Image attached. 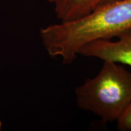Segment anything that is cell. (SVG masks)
<instances>
[{
    "mask_svg": "<svg viewBox=\"0 0 131 131\" xmlns=\"http://www.w3.org/2000/svg\"><path fill=\"white\" fill-rule=\"evenodd\" d=\"M119 130H131V103L117 121Z\"/></svg>",
    "mask_w": 131,
    "mask_h": 131,
    "instance_id": "obj_5",
    "label": "cell"
},
{
    "mask_svg": "<svg viewBox=\"0 0 131 131\" xmlns=\"http://www.w3.org/2000/svg\"><path fill=\"white\" fill-rule=\"evenodd\" d=\"M1 123L0 122V130H1Z\"/></svg>",
    "mask_w": 131,
    "mask_h": 131,
    "instance_id": "obj_6",
    "label": "cell"
},
{
    "mask_svg": "<svg viewBox=\"0 0 131 131\" xmlns=\"http://www.w3.org/2000/svg\"><path fill=\"white\" fill-rule=\"evenodd\" d=\"M78 107L103 122L118 119L131 103V72L122 64L103 61L100 72L75 89Z\"/></svg>",
    "mask_w": 131,
    "mask_h": 131,
    "instance_id": "obj_2",
    "label": "cell"
},
{
    "mask_svg": "<svg viewBox=\"0 0 131 131\" xmlns=\"http://www.w3.org/2000/svg\"><path fill=\"white\" fill-rule=\"evenodd\" d=\"M130 28L131 0H117L84 17L41 29L40 36L50 56L70 64L86 44L112 40Z\"/></svg>",
    "mask_w": 131,
    "mask_h": 131,
    "instance_id": "obj_1",
    "label": "cell"
},
{
    "mask_svg": "<svg viewBox=\"0 0 131 131\" xmlns=\"http://www.w3.org/2000/svg\"><path fill=\"white\" fill-rule=\"evenodd\" d=\"M117 0H48L54 6L57 18L67 22L84 17Z\"/></svg>",
    "mask_w": 131,
    "mask_h": 131,
    "instance_id": "obj_4",
    "label": "cell"
},
{
    "mask_svg": "<svg viewBox=\"0 0 131 131\" xmlns=\"http://www.w3.org/2000/svg\"><path fill=\"white\" fill-rule=\"evenodd\" d=\"M118 40H99L86 44L79 53L86 57H93L103 61H109L126 64L131 68V28L118 36Z\"/></svg>",
    "mask_w": 131,
    "mask_h": 131,
    "instance_id": "obj_3",
    "label": "cell"
}]
</instances>
